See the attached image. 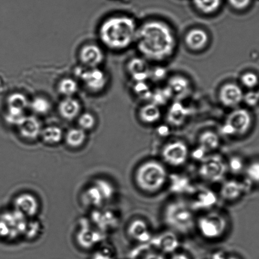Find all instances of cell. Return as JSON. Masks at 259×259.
I'll list each match as a JSON object with an SVG mask.
<instances>
[{
    "label": "cell",
    "instance_id": "7402d4cb",
    "mask_svg": "<svg viewBox=\"0 0 259 259\" xmlns=\"http://www.w3.org/2000/svg\"><path fill=\"white\" fill-rule=\"evenodd\" d=\"M58 110L60 116L67 121L77 119L82 113L80 102L74 97L64 98L60 102Z\"/></svg>",
    "mask_w": 259,
    "mask_h": 259
},
{
    "label": "cell",
    "instance_id": "83f0119b",
    "mask_svg": "<svg viewBox=\"0 0 259 259\" xmlns=\"http://www.w3.org/2000/svg\"><path fill=\"white\" fill-rule=\"evenodd\" d=\"M87 138V132L79 127L68 130L64 135V139L67 145L72 148L81 147L84 144Z\"/></svg>",
    "mask_w": 259,
    "mask_h": 259
},
{
    "label": "cell",
    "instance_id": "ba28073f",
    "mask_svg": "<svg viewBox=\"0 0 259 259\" xmlns=\"http://www.w3.org/2000/svg\"><path fill=\"white\" fill-rule=\"evenodd\" d=\"M191 157L189 145L182 140H174L165 143L161 148L159 159L169 168H182L187 164Z\"/></svg>",
    "mask_w": 259,
    "mask_h": 259
},
{
    "label": "cell",
    "instance_id": "277c9868",
    "mask_svg": "<svg viewBox=\"0 0 259 259\" xmlns=\"http://www.w3.org/2000/svg\"><path fill=\"white\" fill-rule=\"evenodd\" d=\"M197 213L193 210L187 198L174 197L163 205L161 219L165 229L181 237L195 233Z\"/></svg>",
    "mask_w": 259,
    "mask_h": 259
},
{
    "label": "cell",
    "instance_id": "ac0fdd59",
    "mask_svg": "<svg viewBox=\"0 0 259 259\" xmlns=\"http://www.w3.org/2000/svg\"><path fill=\"white\" fill-rule=\"evenodd\" d=\"M39 202L33 195L28 193L17 196L14 201V209L27 218H33L39 211Z\"/></svg>",
    "mask_w": 259,
    "mask_h": 259
},
{
    "label": "cell",
    "instance_id": "484cf974",
    "mask_svg": "<svg viewBox=\"0 0 259 259\" xmlns=\"http://www.w3.org/2000/svg\"><path fill=\"white\" fill-rule=\"evenodd\" d=\"M139 118L145 124H154L160 119L161 110L160 107L152 102L143 105L139 110Z\"/></svg>",
    "mask_w": 259,
    "mask_h": 259
},
{
    "label": "cell",
    "instance_id": "f1b7e54d",
    "mask_svg": "<svg viewBox=\"0 0 259 259\" xmlns=\"http://www.w3.org/2000/svg\"><path fill=\"white\" fill-rule=\"evenodd\" d=\"M83 200L87 205L97 207L101 206L106 201L101 190L95 183L94 185L90 186L87 190H85L83 196Z\"/></svg>",
    "mask_w": 259,
    "mask_h": 259
},
{
    "label": "cell",
    "instance_id": "52a82bcc",
    "mask_svg": "<svg viewBox=\"0 0 259 259\" xmlns=\"http://www.w3.org/2000/svg\"><path fill=\"white\" fill-rule=\"evenodd\" d=\"M253 119L250 112L244 108L233 109L221 125V134L230 138L243 137L250 132Z\"/></svg>",
    "mask_w": 259,
    "mask_h": 259
},
{
    "label": "cell",
    "instance_id": "d4e9b609",
    "mask_svg": "<svg viewBox=\"0 0 259 259\" xmlns=\"http://www.w3.org/2000/svg\"><path fill=\"white\" fill-rule=\"evenodd\" d=\"M188 117V110L180 101L171 105L167 114V120L173 127H180L184 124Z\"/></svg>",
    "mask_w": 259,
    "mask_h": 259
},
{
    "label": "cell",
    "instance_id": "cb8c5ba5",
    "mask_svg": "<svg viewBox=\"0 0 259 259\" xmlns=\"http://www.w3.org/2000/svg\"><path fill=\"white\" fill-rule=\"evenodd\" d=\"M167 87L169 90L172 97L175 98L177 101L184 99L191 91L189 80L182 75H176L171 77L168 80Z\"/></svg>",
    "mask_w": 259,
    "mask_h": 259
},
{
    "label": "cell",
    "instance_id": "681fc988",
    "mask_svg": "<svg viewBox=\"0 0 259 259\" xmlns=\"http://www.w3.org/2000/svg\"><path fill=\"white\" fill-rule=\"evenodd\" d=\"M258 93V95H259V92Z\"/></svg>",
    "mask_w": 259,
    "mask_h": 259
},
{
    "label": "cell",
    "instance_id": "8d00e7d4",
    "mask_svg": "<svg viewBox=\"0 0 259 259\" xmlns=\"http://www.w3.org/2000/svg\"><path fill=\"white\" fill-rule=\"evenodd\" d=\"M198 11L205 14H212L217 11L221 6V0H193Z\"/></svg>",
    "mask_w": 259,
    "mask_h": 259
},
{
    "label": "cell",
    "instance_id": "4dcf8cb0",
    "mask_svg": "<svg viewBox=\"0 0 259 259\" xmlns=\"http://www.w3.org/2000/svg\"><path fill=\"white\" fill-rule=\"evenodd\" d=\"M58 92L64 98L74 97L79 91V84L71 77H65L60 80L57 87Z\"/></svg>",
    "mask_w": 259,
    "mask_h": 259
},
{
    "label": "cell",
    "instance_id": "f546056e",
    "mask_svg": "<svg viewBox=\"0 0 259 259\" xmlns=\"http://www.w3.org/2000/svg\"><path fill=\"white\" fill-rule=\"evenodd\" d=\"M226 165H227L228 175L231 177H239L243 175L246 163L241 156L232 154L226 157Z\"/></svg>",
    "mask_w": 259,
    "mask_h": 259
},
{
    "label": "cell",
    "instance_id": "60d3db41",
    "mask_svg": "<svg viewBox=\"0 0 259 259\" xmlns=\"http://www.w3.org/2000/svg\"><path fill=\"white\" fill-rule=\"evenodd\" d=\"M134 92L136 94L143 99H151L152 92L150 90V87H148L146 82H135Z\"/></svg>",
    "mask_w": 259,
    "mask_h": 259
},
{
    "label": "cell",
    "instance_id": "d6986e66",
    "mask_svg": "<svg viewBox=\"0 0 259 259\" xmlns=\"http://www.w3.org/2000/svg\"><path fill=\"white\" fill-rule=\"evenodd\" d=\"M144 58L136 57L130 60L127 64V70L133 81L147 82L150 79V68Z\"/></svg>",
    "mask_w": 259,
    "mask_h": 259
},
{
    "label": "cell",
    "instance_id": "44dd1931",
    "mask_svg": "<svg viewBox=\"0 0 259 259\" xmlns=\"http://www.w3.org/2000/svg\"><path fill=\"white\" fill-rule=\"evenodd\" d=\"M42 124L38 118L36 116H27L21 124L17 127L20 135L27 140L37 139L42 130Z\"/></svg>",
    "mask_w": 259,
    "mask_h": 259
},
{
    "label": "cell",
    "instance_id": "74e56055",
    "mask_svg": "<svg viewBox=\"0 0 259 259\" xmlns=\"http://www.w3.org/2000/svg\"><path fill=\"white\" fill-rule=\"evenodd\" d=\"M77 120L78 127L85 132L94 129L97 124L96 117L90 112L81 113Z\"/></svg>",
    "mask_w": 259,
    "mask_h": 259
},
{
    "label": "cell",
    "instance_id": "8fae6325",
    "mask_svg": "<svg viewBox=\"0 0 259 259\" xmlns=\"http://www.w3.org/2000/svg\"><path fill=\"white\" fill-rule=\"evenodd\" d=\"M75 74L81 80L85 89L94 94L104 91L109 81L106 73L100 67H78Z\"/></svg>",
    "mask_w": 259,
    "mask_h": 259
},
{
    "label": "cell",
    "instance_id": "30bf717a",
    "mask_svg": "<svg viewBox=\"0 0 259 259\" xmlns=\"http://www.w3.org/2000/svg\"><path fill=\"white\" fill-rule=\"evenodd\" d=\"M187 200L197 214L218 207L220 202L218 192L209 186L202 184H198L194 192Z\"/></svg>",
    "mask_w": 259,
    "mask_h": 259
},
{
    "label": "cell",
    "instance_id": "7a4b0ae2",
    "mask_svg": "<svg viewBox=\"0 0 259 259\" xmlns=\"http://www.w3.org/2000/svg\"><path fill=\"white\" fill-rule=\"evenodd\" d=\"M138 26L135 19L125 16L110 17L100 26L102 44L112 51H122L135 44Z\"/></svg>",
    "mask_w": 259,
    "mask_h": 259
},
{
    "label": "cell",
    "instance_id": "bcb514c9",
    "mask_svg": "<svg viewBox=\"0 0 259 259\" xmlns=\"http://www.w3.org/2000/svg\"><path fill=\"white\" fill-rule=\"evenodd\" d=\"M94 259H113V255L108 249L102 250L95 254Z\"/></svg>",
    "mask_w": 259,
    "mask_h": 259
},
{
    "label": "cell",
    "instance_id": "4fadbf2b",
    "mask_svg": "<svg viewBox=\"0 0 259 259\" xmlns=\"http://www.w3.org/2000/svg\"><path fill=\"white\" fill-rule=\"evenodd\" d=\"M182 237L178 234L167 229L158 233H154L150 243L151 248L163 254H172L180 250L182 244Z\"/></svg>",
    "mask_w": 259,
    "mask_h": 259
},
{
    "label": "cell",
    "instance_id": "836d02e7",
    "mask_svg": "<svg viewBox=\"0 0 259 259\" xmlns=\"http://www.w3.org/2000/svg\"><path fill=\"white\" fill-rule=\"evenodd\" d=\"M99 233L96 234L94 231L89 228H84V230H80L78 235V240H79L80 245L84 247L89 248L93 246L99 242L100 240Z\"/></svg>",
    "mask_w": 259,
    "mask_h": 259
},
{
    "label": "cell",
    "instance_id": "5b68a950",
    "mask_svg": "<svg viewBox=\"0 0 259 259\" xmlns=\"http://www.w3.org/2000/svg\"><path fill=\"white\" fill-rule=\"evenodd\" d=\"M231 219L226 210L216 207L198 213L195 233L203 240L210 243L219 242L227 237L231 230Z\"/></svg>",
    "mask_w": 259,
    "mask_h": 259
},
{
    "label": "cell",
    "instance_id": "5bb4252c",
    "mask_svg": "<svg viewBox=\"0 0 259 259\" xmlns=\"http://www.w3.org/2000/svg\"><path fill=\"white\" fill-rule=\"evenodd\" d=\"M154 233L150 223L143 217L133 219L127 228L128 237L137 245H150Z\"/></svg>",
    "mask_w": 259,
    "mask_h": 259
},
{
    "label": "cell",
    "instance_id": "8992f818",
    "mask_svg": "<svg viewBox=\"0 0 259 259\" xmlns=\"http://www.w3.org/2000/svg\"><path fill=\"white\" fill-rule=\"evenodd\" d=\"M196 175L200 184L220 185L228 177L226 157L220 152L207 155L197 163Z\"/></svg>",
    "mask_w": 259,
    "mask_h": 259
},
{
    "label": "cell",
    "instance_id": "603a6c76",
    "mask_svg": "<svg viewBox=\"0 0 259 259\" xmlns=\"http://www.w3.org/2000/svg\"><path fill=\"white\" fill-rule=\"evenodd\" d=\"M185 41L189 49L193 51L199 52L207 47L209 42V37L205 30L195 28L187 32Z\"/></svg>",
    "mask_w": 259,
    "mask_h": 259
},
{
    "label": "cell",
    "instance_id": "4316f807",
    "mask_svg": "<svg viewBox=\"0 0 259 259\" xmlns=\"http://www.w3.org/2000/svg\"><path fill=\"white\" fill-rule=\"evenodd\" d=\"M40 138L48 145H57L64 138L62 128L58 125H49L42 128Z\"/></svg>",
    "mask_w": 259,
    "mask_h": 259
},
{
    "label": "cell",
    "instance_id": "e0dca14e",
    "mask_svg": "<svg viewBox=\"0 0 259 259\" xmlns=\"http://www.w3.org/2000/svg\"><path fill=\"white\" fill-rule=\"evenodd\" d=\"M79 58L84 67L98 68L104 62L105 54L99 45L89 44L84 45L80 49Z\"/></svg>",
    "mask_w": 259,
    "mask_h": 259
},
{
    "label": "cell",
    "instance_id": "9c48e42d",
    "mask_svg": "<svg viewBox=\"0 0 259 259\" xmlns=\"http://www.w3.org/2000/svg\"><path fill=\"white\" fill-rule=\"evenodd\" d=\"M28 218L16 210L6 211L0 214V238L16 240L24 236Z\"/></svg>",
    "mask_w": 259,
    "mask_h": 259
},
{
    "label": "cell",
    "instance_id": "9a60e30c",
    "mask_svg": "<svg viewBox=\"0 0 259 259\" xmlns=\"http://www.w3.org/2000/svg\"><path fill=\"white\" fill-rule=\"evenodd\" d=\"M193 178L182 173H170L167 188L172 197L187 198L194 192L197 187Z\"/></svg>",
    "mask_w": 259,
    "mask_h": 259
},
{
    "label": "cell",
    "instance_id": "7bdbcfd3",
    "mask_svg": "<svg viewBox=\"0 0 259 259\" xmlns=\"http://www.w3.org/2000/svg\"><path fill=\"white\" fill-rule=\"evenodd\" d=\"M243 102L248 107H255L259 103L258 93L250 91L244 94Z\"/></svg>",
    "mask_w": 259,
    "mask_h": 259
},
{
    "label": "cell",
    "instance_id": "ee69618b",
    "mask_svg": "<svg viewBox=\"0 0 259 259\" xmlns=\"http://www.w3.org/2000/svg\"><path fill=\"white\" fill-rule=\"evenodd\" d=\"M140 259H167L165 255L153 250L152 248L147 249L141 254Z\"/></svg>",
    "mask_w": 259,
    "mask_h": 259
},
{
    "label": "cell",
    "instance_id": "ffe728a7",
    "mask_svg": "<svg viewBox=\"0 0 259 259\" xmlns=\"http://www.w3.org/2000/svg\"><path fill=\"white\" fill-rule=\"evenodd\" d=\"M221 146V139L218 133L207 130L198 136L197 147L208 155L219 152Z\"/></svg>",
    "mask_w": 259,
    "mask_h": 259
},
{
    "label": "cell",
    "instance_id": "f6af8a7d",
    "mask_svg": "<svg viewBox=\"0 0 259 259\" xmlns=\"http://www.w3.org/2000/svg\"><path fill=\"white\" fill-rule=\"evenodd\" d=\"M251 0H229L231 6L236 10H244L249 6Z\"/></svg>",
    "mask_w": 259,
    "mask_h": 259
},
{
    "label": "cell",
    "instance_id": "ab89813d",
    "mask_svg": "<svg viewBox=\"0 0 259 259\" xmlns=\"http://www.w3.org/2000/svg\"><path fill=\"white\" fill-rule=\"evenodd\" d=\"M240 82L243 87L247 89H253L257 87L259 83L258 75L252 72L244 73L240 78Z\"/></svg>",
    "mask_w": 259,
    "mask_h": 259
},
{
    "label": "cell",
    "instance_id": "b9f144b4",
    "mask_svg": "<svg viewBox=\"0 0 259 259\" xmlns=\"http://www.w3.org/2000/svg\"><path fill=\"white\" fill-rule=\"evenodd\" d=\"M41 230V225L36 221H28L24 236L27 238L32 239L38 235Z\"/></svg>",
    "mask_w": 259,
    "mask_h": 259
},
{
    "label": "cell",
    "instance_id": "7dc6e473",
    "mask_svg": "<svg viewBox=\"0 0 259 259\" xmlns=\"http://www.w3.org/2000/svg\"><path fill=\"white\" fill-rule=\"evenodd\" d=\"M170 255V258L168 259H192L187 253L180 250L176 251Z\"/></svg>",
    "mask_w": 259,
    "mask_h": 259
},
{
    "label": "cell",
    "instance_id": "1f68e13d",
    "mask_svg": "<svg viewBox=\"0 0 259 259\" xmlns=\"http://www.w3.org/2000/svg\"><path fill=\"white\" fill-rule=\"evenodd\" d=\"M52 107L50 100L42 96L34 97L29 103L30 109L36 115H44L49 114Z\"/></svg>",
    "mask_w": 259,
    "mask_h": 259
},
{
    "label": "cell",
    "instance_id": "2e32d148",
    "mask_svg": "<svg viewBox=\"0 0 259 259\" xmlns=\"http://www.w3.org/2000/svg\"><path fill=\"white\" fill-rule=\"evenodd\" d=\"M244 92L240 85L235 83H226L221 87L219 99L224 106L236 109L243 102Z\"/></svg>",
    "mask_w": 259,
    "mask_h": 259
},
{
    "label": "cell",
    "instance_id": "d590c367",
    "mask_svg": "<svg viewBox=\"0 0 259 259\" xmlns=\"http://www.w3.org/2000/svg\"><path fill=\"white\" fill-rule=\"evenodd\" d=\"M26 117V111L24 110L7 107L5 119L9 125L17 127Z\"/></svg>",
    "mask_w": 259,
    "mask_h": 259
},
{
    "label": "cell",
    "instance_id": "6da1fadb",
    "mask_svg": "<svg viewBox=\"0 0 259 259\" xmlns=\"http://www.w3.org/2000/svg\"><path fill=\"white\" fill-rule=\"evenodd\" d=\"M135 44L142 57L147 61L160 62L172 56L177 42L169 25L153 20L138 26Z\"/></svg>",
    "mask_w": 259,
    "mask_h": 259
},
{
    "label": "cell",
    "instance_id": "f35d334b",
    "mask_svg": "<svg viewBox=\"0 0 259 259\" xmlns=\"http://www.w3.org/2000/svg\"><path fill=\"white\" fill-rule=\"evenodd\" d=\"M172 98L169 90L167 89V87H165L164 89L153 91L150 100H152L151 102L160 107L161 105L165 104Z\"/></svg>",
    "mask_w": 259,
    "mask_h": 259
},
{
    "label": "cell",
    "instance_id": "d6a6232c",
    "mask_svg": "<svg viewBox=\"0 0 259 259\" xmlns=\"http://www.w3.org/2000/svg\"><path fill=\"white\" fill-rule=\"evenodd\" d=\"M30 100L28 98L21 93L16 92L11 94L7 98V107L14 108L22 110H26L29 107Z\"/></svg>",
    "mask_w": 259,
    "mask_h": 259
},
{
    "label": "cell",
    "instance_id": "3957f363",
    "mask_svg": "<svg viewBox=\"0 0 259 259\" xmlns=\"http://www.w3.org/2000/svg\"><path fill=\"white\" fill-rule=\"evenodd\" d=\"M170 172L158 158H146L138 163L133 174L135 187L143 195L158 194L167 188Z\"/></svg>",
    "mask_w": 259,
    "mask_h": 259
},
{
    "label": "cell",
    "instance_id": "7c38bea8",
    "mask_svg": "<svg viewBox=\"0 0 259 259\" xmlns=\"http://www.w3.org/2000/svg\"><path fill=\"white\" fill-rule=\"evenodd\" d=\"M245 180L239 179V177L226 178L219 185L218 191L220 200L228 204H233L242 198L246 192Z\"/></svg>",
    "mask_w": 259,
    "mask_h": 259
},
{
    "label": "cell",
    "instance_id": "e575fe53",
    "mask_svg": "<svg viewBox=\"0 0 259 259\" xmlns=\"http://www.w3.org/2000/svg\"><path fill=\"white\" fill-rule=\"evenodd\" d=\"M243 175L248 184H259V160L246 163Z\"/></svg>",
    "mask_w": 259,
    "mask_h": 259
},
{
    "label": "cell",
    "instance_id": "c3c4849f",
    "mask_svg": "<svg viewBox=\"0 0 259 259\" xmlns=\"http://www.w3.org/2000/svg\"><path fill=\"white\" fill-rule=\"evenodd\" d=\"M225 259H240L237 255H235V254H228L226 255Z\"/></svg>",
    "mask_w": 259,
    "mask_h": 259
}]
</instances>
